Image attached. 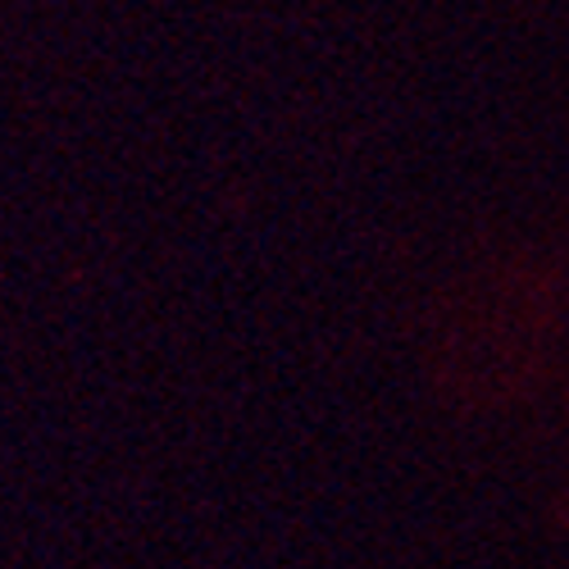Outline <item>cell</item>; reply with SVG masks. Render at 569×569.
<instances>
[{
  "label": "cell",
  "instance_id": "1",
  "mask_svg": "<svg viewBox=\"0 0 569 569\" xmlns=\"http://www.w3.org/2000/svg\"><path fill=\"white\" fill-rule=\"evenodd\" d=\"M551 319L547 278L529 264L488 269L456 288L438 319V373L456 397H510L525 392L542 360V328Z\"/></svg>",
  "mask_w": 569,
  "mask_h": 569
}]
</instances>
